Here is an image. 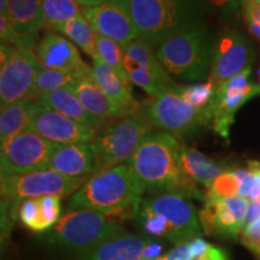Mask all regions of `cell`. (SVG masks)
I'll use <instances>...</instances> for the list:
<instances>
[{
    "label": "cell",
    "instance_id": "6da1fadb",
    "mask_svg": "<svg viewBox=\"0 0 260 260\" xmlns=\"http://www.w3.org/2000/svg\"><path fill=\"white\" fill-rule=\"evenodd\" d=\"M181 146L176 136L169 133H152L140 145L128 165L145 190L159 194L175 193L187 199L204 200L205 195L198 184L182 171Z\"/></svg>",
    "mask_w": 260,
    "mask_h": 260
},
{
    "label": "cell",
    "instance_id": "7a4b0ae2",
    "mask_svg": "<svg viewBox=\"0 0 260 260\" xmlns=\"http://www.w3.org/2000/svg\"><path fill=\"white\" fill-rule=\"evenodd\" d=\"M145 187L128 164L99 171L90 176L76 193L70 207L88 209L112 218H136Z\"/></svg>",
    "mask_w": 260,
    "mask_h": 260
},
{
    "label": "cell",
    "instance_id": "3957f363",
    "mask_svg": "<svg viewBox=\"0 0 260 260\" xmlns=\"http://www.w3.org/2000/svg\"><path fill=\"white\" fill-rule=\"evenodd\" d=\"M139 38L152 47L175 35L204 27V0H128Z\"/></svg>",
    "mask_w": 260,
    "mask_h": 260
},
{
    "label": "cell",
    "instance_id": "277c9868",
    "mask_svg": "<svg viewBox=\"0 0 260 260\" xmlns=\"http://www.w3.org/2000/svg\"><path fill=\"white\" fill-rule=\"evenodd\" d=\"M159 61L171 76L182 81L210 77L214 58V39L205 27L175 35L155 48Z\"/></svg>",
    "mask_w": 260,
    "mask_h": 260
},
{
    "label": "cell",
    "instance_id": "5b68a950",
    "mask_svg": "<svg viewBox=\"0 0 260 260\" xmlns=\"http://www.w3.org/2000/svg\"><path fill=\"white\" fill-rule=\"evenodd\" d=\"M123 229L112 217L88 209H73L60 216L51 230V240L80 254L92 251Z\"/></svg>",
    "mask_w": 260,
    "mask_h": 260
},
{
    "label": "cell",
    "instance_id": "8992f818",
    "mask_svg": "<svg viewBox=\"0 0 260 260\" xmlns=\"http://www.w3.org/2000/svg\"><path fill=\"white\" fill-rule=\"evenodd\" d=\"M152 129L153 126L146 119L138 116L112 119L111 123H106L98 130L93 141L96 153L94 174L128 162L144 140L153 133Z\"/></svg>",
    "mask_w": 260,
    "mask_h": 260
},
{
    "label": "cell",
    "instance_id": "52a82bcc",
    "mask_svg": "<svg viewBox=\"0 0 260 260\" xmlns=\"http://www.w3.org/2000/svg\"><path fill=\"white\" fill-rule=\"evenodd\" d=\"M87 180L71 178L53 170L30 172L24 175L2 177L3 204L16 218L22 201L44 197L65 198L76 193Z\"/></svg>",
    "mask_w": 260,
    "mask_h": 260
},
{
    "label": "cell",
    "instance_id": "ba28073f",
    "mask_svg": "<svg viewBox=\"0 0 260 260\" xmlns=\"http://www.w3.org/2000/svg\"><path fill=\"white\" fill-rule=\"evenodd\" d=\"M144 115L152 126L176 138H186L212 123V115L209 111L191 106L171 88L152 99L145 106Z\"/></svg>",
    "mask_w": 260,
    "mask_h": 260
},
{
    "label": "cell",
    "instance_id": "9c48e42d",
    "mask_svg": "<svg viewBox=\"0 0 260 260\" xmlns=\"http://www.w3.org/2000/svg\"><path fill=\"white\" fill-rule=\"evenodd\" d=\"M60 145L53 144L37 133L25 130L2 146V177L50 170V162Z\"/></svg>",
    "mask_w": 260,
    "mask_h": 260
},
{
    "label": "cell",
    "instance_id": "30bf717a",
    "mask_svg": "<svg viewBox=\"0 0 260 260\" xmlns=\"http://www.w3.org/2000/svg\"><path fill=\"white\" fill-rule=\"evenodd\" d=\"M124 68L130 82L144 89L152 99L176 84L159 61L155 48L140 38L124 47Z\"/></svg>",
    "mask_w": 260,
    "mask_h": 260
},
{
    "label": "cell",
    "instance_id": "8fae6325",
    "mask_svg": "<svg viewBox=\"0 0 260 260\" xmlns=\"http://www.w3.org/2000/svg\"><path fill=\"white\" fill-rule=\"evenodd\" d=\"M41 64L34 52L16 47L11 57L0 63V106L34 99L35 81Z\"/></svg>",
    "mask_w": 260,
    "mask_h": 260
},
{
    "label": "cell",
    "instance_id": "7c38bea8",
    "mask_svg": "<svg viewBox=\"0 0 260 260\" xmlns=\"http://www.w3.org/2000/svg\"><path fill=\"white\" fill-rule=\"evenodd\" d=\"M252 68L217 88L213 100L212 129L223 139H229L237 111L253 98L260 95V86L251 79Z\"/></svg>",
    "mask_w": 260,
    "mask_h": 260
},
{
    "label": "cell",
    "instance_id": "4fadbf2b",
    "mask_svg": "<svg viewBox=\"0 0 260 260\" xmlns=\"http://www.w3.org/2000/svg\"><path fill=\"white\" fill-rule=\"evenodd\" d=\"M254 51L251 42L235 29L228 28L214 40V58L209 80L217 88L251 68Z\"/></svg>",
    "mask_w": 260,
    "mask_h": 260
},
{
    "label": "cell",
    "instance_id": "5bb4252c",
    "mask_svg": "<svg viewBox=\"0 0 260 260\" xmlns=\"http://www.w3.org/2000/svg\"><path fill=\"white\" fill-rule=\"evenodd\" d=\"M82 14L96 34L118 42L122 47L139 38L128 0H107L102 5L82 9Z\"/></svg>",
    "mask_w": 260,
    "mask_h": 260
},
{
    "label": "cell",
    "instance_id": "9a60e30c",
    "mask_svg": "<svg viewBox=\"0 0 260 260\" xmlns=\"http://www.w3.org/2000/svg\"><path fill=\"white\" fill-rule=\"evenodd\" d=\"M142 204L154 212L160 213L168 220L171 229V242L187 243L200 234L199 216L194 205L180 194H158L151 199H144Z\"/></svg>",
    "mask_w": 260,
    "mask_h": 260
},
{
    "label": "cell",
    "instance_id": "2e32d148",
    "mask_svg": "<svg viewBox=\"0 0 260 260\" xmlns=\"http://www.w3.org/2000/svg\"><path fill=\"white\" fill-rule=\"evenodd\" d=\"M249 201L241 197L206 199L199 219L205 233L237 237L245 228Z\"/></svg>",
    "mask_w": 260,
    "mask_h": 260
},
{
    "label": "cell",
    "instance_id": "e0dca14e",
    "mask_svg": "<svg viewBox=\"0 0 260 260\" xmlns=\"http://www.w3.org/2000/svg\"><path fill=\"white\" fill-rule=\"evenodd\" d=\"M34 54L41 67L47 69L74 74L79 77L92 75V68L82 60L79 48L57 31L45 32L35 47Z\"/></svg>",
    "mask_w": 260,
    "mask_h": 260
},
{
    "label": "cell",
    "instance_id": "ac0fdd59",
    "mask_svg": "<svg viewBox=\"0 0 260 260\" xmlns=\"http://www.w3.org/2000/svg\"><path fill=\"white\" fill-rule=\"evenodd\" d=\"M34 132L53 144L65 146L74 144H90L95 140L98 130L68 118L59 112L41 106L29 125Z\"/></svg>",
    "mask_w": 260,
    "mask_h": 260
},
{
    "label": "cell",
    "instance_id": "d6986e66",
    "mask_svg": "<svg viewBox=\"0 0 260 260\" xmlns=\"http://www.w3.org/2000/svg\"><path fill=\"white\" fill-rule=\"evenodd\" d=\"M96 153L93 142L60 146L50 162V170L71 178H88L94 174Z\"/></svg>",
    "mask_w": 260,
    "mask_h": 260
},
{
    "label": "cell",
    "instance_id": "ffe728a7",
    "mask_svg": "<svg viewBox=\"0 0 260 260\" xmlns=\"http://www.w3.org/2000/svg\"><path fill=\"white\" fill-rule=\"evenodd\" d=\"M92 73L93 79L99 88L121 111L123 117L135 116L139 109V103L133 96L130 84L125 83L111 67L99 58L93 59Z\"/></svg>",
    "mask_w": 260,
    "mask_h": 260
},
{
    "label": "cell",
    "instance_id": "44dd1931",
    "mask_svg": "<svg viewBox=\"0 0 260 260\" xmlns=\"http://www.w3.org/2000/svg\"><path fill=\"white\" fill-rule=\"evenodd\" d=\"M147 241L123 230L109 237L92 251L82 254V260H144Z\"/></svg>",
    "mask_w": 260,
    "mask_h": 260
},
{
    "label": "cell",
    "instance_id": "7402d4cb",
    "mask_svg": "<svg viewBox=\"0 0 260 260\" xmlns=\"http://www.w3.org/2000/svg\"><path fill=\"white\" fill-rule=\"evenodd\" d=\"M69 88L79 98L84 109L102 122L124 118L121 111L113 105L111 100L95 83L93 79V73L88 76L76 80L70 84Z\"/></svg>",
    "mask_w": 260,
    "mask_h": 260
},
{
    "label": "cell",
    "instance_id": "603a6c76",
    "mask_svg": "<svg viewBox=\"0 0 260 260\" xmlns=\"http://www.w3.org/2000/svg\"><path fill=\"white\" fill-rule=\"evenodd\" d=\"M37 100L41 106L59 112L60 115L89 128L99 130L104 123L84 109L82 103L69 87L53 90V92L39 96Z\"/></svg>",
    "mask_w": 260,
    "mask_h": 260
},
{
    "label": "cell",
    "instance_id": "cb8c5ba5",
    "mask_svg": "<svg viewBox=\"0 0 260 260\" xmlns=\"http://www.w3.org/2000/svg\"><path fill=\"white\" fill-rule=\"evenodd\" d=\"M180 162L182 171L188 178L207 189L220 175L228 171L223 164L209 158L197 148L183 144L180 151Z\"/></svg>",
    "mask_w": 260,
    "mask_h": 260
},
{
    "label": "cell",
    "instance_id": "d4e9b609",
    "mask_svg": "<svg viewBox=\"0 0 260 260\" xmlns=\"http://www.w3.org/2000/svg\"><path fill=\"white\" fill-rule=\"evenodd\" d=\"M41 109L37 99H24L3 107L0 113V145L28 130L29 125Z\"/></svg>",
    "mask_w": 260,
    "mask_h": 260
},
{
    "label": "cell",
    "instance_id": "484cf974",
    "mask_svg": "<svg viewBox=\"0 0 260 260\" xmlns=\"http://www.w3.org/2000/svg\"><path fill=\"white\" fill-rule=\"evenodd\" d=\"M8 17L21 37L37 34L45 28L42 0H6Z\"/></svg>",
    "mask_w": 260,
    "mask_h": 260
},
{
    "label": "cell",
    "instance_id": "4316f807",
    "mask_svg": "<svg viewBox=\"0 0 260 260\" xmlns=\"http://www.w3.org/2000/svg\"><path fill=\"white\" fill-rule=\"evenodd\" d=\"M57 32L70 40L75 46L82 50L87 56L95 59L98 34L83 14H80L76 17L71 18L70 21L65 22L63 25L58 28Z\"/></svg>",
    "mask_w": 260,
    "mask_h": 260
},
{
    "label": "cell",
    "instance_id": "83f0119b",
    "mask_svg": "<svg viewBox=\"0 0 260 260\" xmlns=\"http://www.w3.org/2000/svg\"><path fill=\"white\" fill-rule=\"evenodd\" d=\"M184 102L203 111H209L213 117V100L217 93V86L212 81L193 84H175L171 88Z\"/></svg>",
    "mask_w": 260,
    "mask_h": 260
},
{
    "label": "cell",
    "instance_id": "f1b7e54d",
    "mask_svg": "<svg viewBox=\"0 0 260 260\" xmlns=\"http://www.w3.org/2000/svg\"><path fill=\"white\" fill-rule=\"evenodd\" d=\"M45 28L57 31L60 25L82 14L75 0H42Z\"/></svg>",
    "mask_w": 260,
    "mask_h": 260
},
{
    "label": "cell",
    "instance_id": "f546056e",
    "mask_svg": "<svg viewBox=\"0 0 260 260\" xmlns=\"http://www.w3.org/2000/svg\"><path fill=\"white\" fill-rule=\"evenodd\" d=\"M251 176V169H235L228 170L217 178L207 189L206 199H223V198L239 197L241 184Z\"/></svg>",
    "mask_w": 260,
    "mask_h": 260
},
{
    "label": "cell",
    "instance_id": "4dcf8cb0",
    "mask_svg": "<svg viewBox=\"0 0 260 260\" xmlns=\"http://www.w3.org/2000/svg\"><path fill=\"white\" fill-rule=\"evenodd\" d=\"M96 58L111 67L125 83L130 84L129 77L124 68V47L111 39L98 34L96 38Z\"/></svg>",
    "mask_w": 260,
    "mask_h": 260
},
{
    "label": "cell",
    "instance_id": "1f68e13d",
    "mask_svg": "<svg viewBox=\"0 0 260 260\" xmlns=\"http://www.w3.org/2000/svg\"><path fill=\"white\" fill-rule=\"evenodd\" d=\"M79 79H82V77L41 67L38 73L37 81H35L34 99H38L39 96L53 92V90L69 87L71 83Z\"/></svg>",
    "mask_w": 260,
    "mask_h": 260
},
{
    "label": "cell",
    "instance_id": "d6a6232c",
    "mask_svg": "<svg viewBox=\"0 0 260 260\" xmlns=\"http://www.w3.org/2000/svg\"><path fill=\"white\" fill-rule=\"evenodd\" d=\"M39 201V230L46 232L56 225L60 218V198L44 197L38 198Z\"/></svg>",
    "mask_w": 260,
    "mask_h": 260
},
{
    "label": "cell",
    "instance_id": "836d02e7",
    "mask_svg": "<svg viewBox=\"0 0 260 260\" xmlns=\"http://www.w3.org/2000/svg\"><path fill=\"white\" fill-rule=\"evenodd\" d=\"M245 0H204L205 6L212 10L224 22H235L242 14Z\"/></svg>",
    "mask_w": 260,
    "mask_h": 260
},
{
    "label": "cell",
    "instance_id": "e575fe53",
    "mask_svg": "<svg viewBox=\"0 0 260 260\" xmlns=\"http://www.w3.org/2000/svg\"><path fill=\"white\" fill-rule=\"evenodd\" d=\"M21 222L32 232L39 230V201L38 199H25L18 210Z\"/></svg>",
    "mask_w": 260,
    "mask_h": 260
},
{
    "label": "cell",
    "instance_id": "d590c367",
    "mask_svg": "<svg viewBox=\"0 0 260 260\" xmlns=\"http://www.w3.org/2000/svg\"><path fill=\"white\" fill-rule=\"evenodd\" d=\"M241 242L260 258V218L246 224L241 232Z\"/></svg>",
    "mask_w": 260,
    "mask_h": 260
},
{
    "label": "cell",
    "instance_id": "8d00e7d4",
    "mask_svg": "<svg viewBox=\"0 0 260 260\" xmlns=\"http://www.w3.org/2000/svg\"><path fill=\"white\" fill-rule=\"evenodd\" d=\"M242 15L245 21L260 23V3L258 0H245L242 4Z\"/></svg>",
    "mask_w": 260,
    "mask_h": 260
},
{
    "label": "cell",
    "instance_id": "74e56055",
    "mask_svg": "<svg viewBox=\"0 0 260 260\" xmlns=\"http://www.w3.org/2000/svg\"><path fill=\"white\" fill-rule=\"evenodd\" d=\"M210 243L205 241L201 237H195L191 241L188 242V247H189V252L191 255V260H198L201 258L207 249L210 248Z\"/></svg>",
    "mask_w": 260,
    "mask_h": 260
},
{
    "label": "cell",
    "instance_id": "f35d334b",
    "mask_svg": "<svg viewBox=\"0 0 260 260\" xmlns=\"http://www.w3.org/2000/svg\"><path fill=\"white\" fill-rule=\"evenodd\" d=\"M157 260H191L188 242L177 245L171 252H169L167 255L160 256V258Z\"/></svg>",
    "mask_w": 260,
    "mask_h": 260
},
{
    "label": "cell",
    "instance_id": "ab89813d",
    "mask_svg": "<svg viewBox=\"0 0 260 260\" xmlns=\"http://www.w3.org/2000/svg\"><path fill=\"white\" fill-rule=\"evenodd\" d=\"M198 260H228V256L222 248L211 245L206 253Z\"/></svg>",
    "mask_w": 260,
    "mask_h": 260
},
{
    "label": "cell",
    "instance_id": "60d3db41",
    "mask_svg": "<svg viewBox=\"0 0 260 260\" xmlns=\"http://www.w3.org/2000/svg\"><path fill=\"white\" fill-rule=\"evenodd\" d=\"M80 6H82V9L87 8H94V6L102 5L104 3H106L107 0H75Z\"/></svg>",
    "mask_w": 260,
    "mask_h": 260
},
{
    "label": "cell",
    "instance_id": "b9f144b4",
    "mask_svg": "<svg viewBox=\"0 0 260 260\" xmlns=\"http://www.w3.org/2000/svg\"><path fill=\"white\" fill-rule=\"evenodd\" d=\"M246 24H247V28H248L249 32H251L252 35H254V37L260 41V23H255V22H251V21H246Z\"/></svg>",
    "mask_w": 260,
    "mask_h": 260
},
{
    "label": "cell",
    "instance_id": "7bdbcfd3",
    "mask_svg": "<svg viewBox=\"0 0 260 260\" xmlns=\"http://www.w3.org/2000/svg\"><path fill=\"white\" fill-rule=\"evenodd\" d=\"M258 84L260 86V69L258 70Z\"/></svg>",
    "mask_w": 260,
    "mask_h": 260
},
{
    "label": "cell",
    "instance_id": "ee69618b",
    "mask_svg": "<svg viewBox=\"0 0 260 260\" xmlns=\"http://www.w3.org/2000/svg\"><path fill=\"white\" fill-rule=\"evenodd\" d=\"M258 2H259V3H260V0H258Z\"/></svg>",
    "mask_w": 260,
    "mask_h": 260
}]
</instances>
